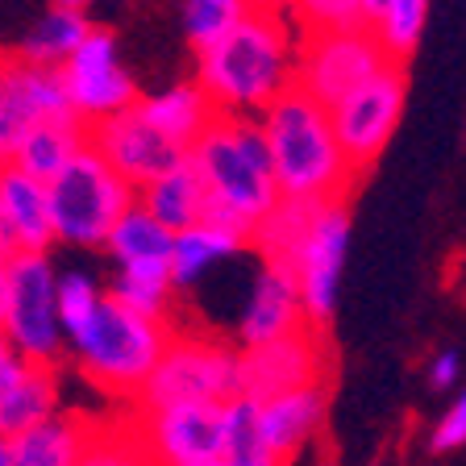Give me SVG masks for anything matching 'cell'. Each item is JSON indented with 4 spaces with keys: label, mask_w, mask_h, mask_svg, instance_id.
<instances>
[{
    "label": "cell",
    "mask_w": 466,
    "mask_h": 466,
    "mask_svg": "<svg viewBox=\"0 0 466 466\" xmlns=\"http://www.w3.org/2000/svg\"><path fill=\"white\" fill-rule=\"evenodd\" d=\"M196 84L221 116H258L296 84L288 13L250 9L221 42L196 55Z\"/></svg>",
    "instance_id": "cell-1"
},
{
    "label": "cell",
    "mask_w": 466,
    "mask_h": 466,
    "mask_svg": "<svg viewBox=\"0 0 466 466\" xmlns=\"http://www.w3.org/2000/svg\"><path fill=\"white\" fill-rule=\"evenodd\" d=\"M258 129L271 158L275 192L291 200H346L359 171L341 155L329 126V108L291 84L279 100L258 113Z\"/></svg>",
    "instance_id": "cell-2"
},
{
    "label": "cell",
    "mask_w": 466,
    "mask_h": 466,
    "mask_svg": "<svg viewBox=\"0 0 466 466\" xmlns=\"http://www.w3.org/2000/svg\"><path fill=\"white\" fill-rule=\"evenodd\" d=\"M187 163L196 167L204 196H208L204 221L242 233L250 242V225L279 200L258 116L217 113L208 129L187 146Z\"/></svg>",
    "instance_id": "cell-3"
},
{
    "label": "cell",
    "mask_w": 466,
    "mask_h": 466,
    "mask_svg": "<svg viewBox=\"0 0 466 466\" xmlns=\"http://www.w3.org/2000/svg\"><path fill=\"white\" fill-rule=\"evenodd\" d=\"M167 341H171L167 320L129 312L126 304H116L105 291V300L92 312V320L63 341V354H71L79 375L92 379L100 391L134 400L146 375L155 370Z\"/></svg>",
    "instance_id": "cell-4"
},
{
    "label": "cell",
    "mask_w": 466,
    "mask_h": 466,
    "mask_svg": "<svg viewBox=\"0 0 466 466\" xmlns=\"http://www.w3.org/2000/svg\"><path fill=\"white\" fill-rule=\"evenodd\" d=\"M46 200H50L55 242L100 250L108 229L116 225V217L137 200V192L92 150V146H84L46 184Z\"/></svg>",
    "instance_id": "cell-5"
},
{
    "label": "cell",
    "mask_w": 466,
    "mask_h": 466,
    "mask_svg": "<svg viewBox=\"0 0 466 466\" xmlns=\"http://www.w3.org/2000/svg\"><path fill=\"white\" fill-rule=\"evenodd\" d=\"M238 396V350L196 333H171L155 370L137 388V408L225 404Z\"/></svg>",
    "instance_id": "cell-6"
},
{
    "label": "cell",
    "mask_w": 466,
    "mask_h": 466,
    "mask_svg": "<svg viewBox=\"0 0 466 466\" xmlns=\"http://www.w3.org/2000/svg\"><path fill=\"white\" fill-rule=\"evenodd\" d=\"M58 271L50 254H13L5 271V304H0V338L25 362L58 367L63 359V325L55 304Z\"/></svg>",
    "instance_id": "cell-7"
},
{
    "label": "cell",
    "mask_w": 466,
    "mask_h": 466,
    "mask_svg": "<svg viewBox=\"0 0 466 466\" xmlns=\"http://www.w3.org/2000/svg\"><path fill=\"white\" fill-rule=\"evenodd\" d=\"M388 63V50L379 46L370 25L320 29V34H304L296 42V87L329 108L346 92L379 76Z\"/></svg>",
    "instance_id": "cell-8"
},
{
    "label": "cell",
    "mask_w": 466,
    "mask_h": 466,
    "mask_svg": "<svg viewBox=\"0 0 466 466\" xmlns=\"http://www.w3.org/2000/svg\"><path fill=\"white\" fill-rule=\"evenodd\" d=\"M404 96H408V71L404 63H388V67L370 76L367 84H359L354 92L329 105V126L338 137L341 155L350 158L354 171L375 167V158L383 155V146L391 142L404 113Z\"/></svg>",
    "instance_id": "cell-9"
},
{
    "label": "cell",
    "mask_w": 466,
    "mask_h": 466,
    "mask_svg": "<svg viewBox=\"0 0 466 466\" xmlns=\"http://www.w3.org/2000/svg\"><path fill=\"white\" fill-rule=\"evenodd\" d=\"M350 254V208L346 200H325L317 204L312 225L304 233L296 258L288 262L296 291L304 304V320L312 329H325L338 309V288H341V267Z\"/></svg>",
    "instance_id": "cell-10"
},
{
    "label": "cell",
    "mask_w": 466,
    "mask_h": 466,
    "mask_svg": "<svg viewBox=\"0 0 466 466\" xmlns=\"http://www.w3.org/2000/svg\"><path fill=\"white\" fill-rule=\"evenodd\" d=\"M58 79H63L67 108L84 121V126H96L105 116L137 105V96H142L134 76H129V67L121 63L116 38L105 25L87 29V38L76 46V55L58 67Z\"/></svg>",
    "instance_id": "cell-11"
},
{
    "label": "cell",
    "mask_w": 466,
    "mask_h": 466,
    "mask_svg": "<svg viewBox=\"0 0 466 466\" xmlns=\"http://www.w3.org/2000/svg\"><path fill=\"white\" fill-rule=\"evenodd\" d=\"M325 375H329V350L312 325L288 338L238 350V396L246 400H271L291 388L325 383Z\"/></svg>",
    "instance_id": "cell-12"
},
{
    "label": "cell",
    "mask_w": 466,
    "mask_h": 466,
    "mask_svg": "<svg viewBox=\"0 0 466 466\" xmlns=\"http://www.w3.org/2000/svg\"><path fill=\"white\" fill-rule=\"evenodd\" d=\"M221 429L225 404H167V408H137V420L129 429L142 454L155 466L200 462L221 458Z\"/></svg>",
    "instance_id": "cell-13"
},
{
    "label": "cell",
    "mask_w": 466,
    "mask_h": 466,
    "mask_svg": "<svg viewBox=\"0 0 466 466\" xmlns=\"http://www.w3.org/2000/svg\"><path fill=\"white\" fill-rule=\"evenodd\" d=\"M87 146H92L134 192L187 158L184 146H175L171 137L158 134V129L137 113V105L105 116L96 126H87Z\"/></svg>",
    "instance_id": "cell-14"
},
{
    "label": "cell",
    "mask_w": 466,
    "mask_h": 466,
    "mask_svg": "<svg viewBox=\"0 0 466 466\" xmlns=\"http://www.w3.org/2000/svg\"><path fill=\"white\" fill-rule=\"evenodd\" d=\"M46 116H76L63 96L58 71L0 55V167L13 163L17 142Z\"/></svg>",
    "instance_id": "cell-15"
},
{
    "label": "cell",
    "mask_w": 466,
    "mask_h": 466,
    "mask_svg": "<svg viewBox=\"0 0 466 466\" xmlns=\"http://www.w3.org/2000/svg\"><path fill=\"white\" fill-rule=\"evenodd\" d=\"M304 304L296 279L283 262H262L258 275L250 283V296L242 304V317H238V341L246 346H262V341L288 338V333L304 329Z\"/></svg>",
    "instance_id": "cell-16"
},
{
    "label": "cell",
    "mask_w": 466,
    "mask_h": 466,
    "mask_svg": "<svg viewBox=\"0 0 466 466\" xmlns=\"http://www.w3.org/2000/svg\"><path fill=\"white\" fill-rule=\"evenodd\" d=\"M258 408V433L275 454L288 462L291 454H300L312 437L325 425L329 412V388L325 383H309V388H291L279 391L271 400H254Z\"/></svg>",
    "instance_id": "cell-17"
},
{
    "label": "cell",
    "mask_w": 466,
    "mask_h": 466,
    "mask_svg": "<svg viewBox=\"0 0 466 466\" xmlns=\"http://www.w3.org/2000/svg\"><path fill=\"white\" fill-rule=\"evenodd\" d=\"M100 425L87 420L84 412H63L55 408L50 417L25 425L21 433L9 437L13 466H79L92 450Z\"/></svg>",
    "instance_id": "cell-18"
},
{
    "label": "cell",
    "mask_w": 466,
    "mask_h": 466,
    "mask_svg": "<svg viewBox=\"0 0 466 466\" xmlns=\"http://www.w3.org/2000/svg\"><path fill=\"white\" fill-rule=\"evenodd\" d=\"M0 221L9 229L17 254H50L55 246L46 184L13 163L0 167Z\"/></svg>",
    "instance_id": "cell-19"
},
{
    "label": "cell",
    "mask_w": 466,
    "mask_h": 466,
    "mask_svg": "<svg viewBox=\"0 0 466 466\" xmlns=\"http://www.w3.org/2000/svg\"><path fill=\"white\" fill-rule=\"evenodd\" d=\"M137 113L163 137H171L175 146L187 150V146L208 129L217 108L208 105V96H204V87L196 84V79H184V84H167V87H158V92L137 96Z\"/></svg>",
    "instance_id": "cell-20"
},
{
    "label": "cell",
    "mask_w": 466,
    "mask_h": 466,
    "mask_svg": "<svg viewBox=\"0 0 466 466\" xmlns=\"http://www.w3.org/2000/svg\"><path fill=\"white\" fill-rule=\"evenodd\" d=\"M246 250V238L233 229H221L213 221H196L187 229L175 233L171 242V258H167V275H171V288H196L204 275L221 267L225 258Z\"/></svg>",
    "instance_id": "cell-21"
},
{
    "label": "cell",
    "mask_w": 466,
    "mask_h": 466,
    "mask_svg": "<svg viewBox=\"0 0 466 466\" xmlns=\"http://www.w3.org/2000/svg\"><path fill=\"white\" fill-rule=\"evenodd\" d=\"M84 146H87V126L79 116H46V121H38L17 142L13 167H21L25 175L42 179V184H50Z\"/></svg>",
    "instance_id": "cell-22"
},
{
    "label": "cell",
    "mask_w": 466,
    "mask_h": 466,
    "mask_svg": "<svg viewBox=\"0 0 466 466\" xmlns=\"http://www.w3.org/2000/svg\"><path fill=\"white\" fill-rule=\"evenodd\" d=\"M137 204H142L155 221H163L171 233H179V229H187V225L204 221L208 196H204V184H200V175H196V167L184 158L179 167H171V171H163L146 187H137Z\"/></svg>",
    "instance_id": "cell-23"
},
{
    "label": "cell",
    "mask_w": 466,
    "mask_h": 466,
    "mask_svg": "<svg viewBox=\"0 0 466 466\" xmlns=\"http://www.w3.org/2000/svg\"><path fill=\"white\" fill-rule=\"evenodd\" d=\"M171 242H175V233L134 200L126 213L116 217L113 229H108L105 250L113 254L116 267H167Z\"/></svg>",
    "instance_id": "cell-24"
},
{
    "label": "cell",
    "mask_w": 466,
    "mask_h": 466,
    "mask_svg": "<svg viewBox=\"0 0 466 466\" xmlns=\"http://www.w3.org/2000/svg\"><path fill=\"white\" fill-rule=\"evenodd\" d=\"M87 29H92V17L79 9H55L50 5L38 21H29V29L21 34L17 42V58L34 63V67H63L76 46L87 38Z\"/></svg>",
    "instance_id": "cell-25"
},
{
    "label": "cell",
    "mask_w": 466,
    "mask_h": 466,
    "mask_svg": "<svg viewBox=\"0 0 466 466\" xmlns=\"http://www.w3.org/2000/svg\"><path fill=\"white\" fill-rule=\"evenodd\" d=\"M312 213H317V204L312 200H291V196H279V200L250 225V242L254 250L262 254V262H283L288 267L300 250L304 233L312 225Z\"/></svg>",
    "instance_id": "cell-26"
},
{
    "label": "cell",
    "mask_w": 466,
    "mask_h": 466,
    "mask_svg": "<svg viewBox=\"0 0 466 466\" xmlns=\"http://www.w3.org/2000/svg\"><path fill=\"white\" fill-rule=\"evenodd\" d=\"M55 408H58V375H55V367H38V362H29L25 375L13 383V391L0 400V433L5 437L21 433L25 425L50 417Z\"/></svg>",
    "instance_id": "cell-27"
},
{
    "label": "cell",
    "mask_w": 466,
    "mask_h": 466,
    "mask_svg": "<svg viewBox=\"0 0 466 466\" xmlns=\"http://www.w3.org/2000/svg\"><path fill=\"white\" fill-rule=\"evenodd\" d=\"M221 462L225 466H283L258 433V408L254 400L233 396L225 400V429H221Z\"/></svg>",
    "instance_id": "cell-28"
},
{
    "label": "cell",
    "mask_w": 466,
    "mask_h": 466,
    "mask_svg": "<svg viewBox=\"0 0 466 466\" xmlns=\"http://www.w3.org/2000/svg\"><path fill=\"white\" fill-rule=\"evenodd\" d=\"M108 296L116 304H126L129 312H142V317L167 320V309H171V275L167 267H116L113 283H108Z\"/></svg>",
    "instance_id": "cell-29"
},
{
    "label": "cell",
    "mask_w": 466,
    "mask_h": 466,
    "mask_svg": "<svg viewBox=\"0 0 466 466\" xmlns=\"http://www.w3.org/2000/svg\"><path fill=\"white\" fill-rule=\"evenodd\" d=\"M425 17H429V0H388L375 29L379 46L388 50L391 63H404L412 50H417L420 34H425Z\"/></svg>",
    "instance_id": "cell-30"
},
{
    "label": "cell",
    "mask_w": 466,
    "mask_h": 466,
    "mask_svg": "<svg viewBox=\"0 0 466 466\" xmlns=\"http://www.w3.org/2000/svg\"><path fill=\"white\" fill-rule=\"evenodd\" d=\"M250 9V0H184V34L192 42V50L200 55L213 42H221Z\"/></svg>",
    "instance_id": "cell-31"
},
{
    "label": "cell",
    "mask_w": 466,
    "mask_h": 466,
    "mask_svg": "<svg viewBox=\"0 0 466 466\" xmlns=\"http://www.w3.org/2000/svg\"><path fill=\"white\" fill-rule=\"evenodd\" d=\"M105 300V288L87 271H63L55 283V304H58V325H63V341L71 338L76 329H84L92 312L100 309Z\"/></svg>",
    "instance_id": "cell-32"
},
{
    "label": "cell",
    "mask_w": 466,
    "mask_h": 466,
    "mask_svg": "<svg viewBox=\"0 0 466 466\" xmlns=\"http://www.w3.org/2000/svg\"><path fill=\"white\" fill-rule=\"evenodd\" d=\"M288 21H296L304 34L362 25L359 0H288Z\"/></svg>",
    "instance_id": "cell-33"
},
{
    "label": "cell",
    "mask_w": 466,
    "mask_h": 466,
    "mask_svg": "<svg viewBox=\"0 0 466 466\" xmlns=\"http://www.w3.org/2000/svg\"><path fill=\"white\" fill-rule=\"evenodd\" d=\"M79 466H155V462L142 454V446L129 433H105L100 429Z\"/></svg>",
    "instance_id": "cell-34"
},
{
    "label": "cell",
    "mask_w": 466,
    "mask_h": 466,
    "mask_svg": "<svg viewBox=\"0 0 466 466\" xmlns=\"http://www.w3.org/2000/svg\"><path fill=\"white\" fill-rule=\"evenodd\" d=\"M429 446H433L437 454H450V450H462L466 446V391L446 408V412H441V417H437Z\"/></svg>",
    "instance_id": "cell-35"
},
{
    "label": "cell",
    "mask_w": 466,
    "mask_h": 466,
    "mask_svg": "<svg viewBox=\"0 0 466 466\" xmlns=\"http://www.w3.org/2000/svg\"><path fill=\"white\" fill-rule=\"evenodd\" d=\"M458 370H462V359H458L454 350H441L433 362H429V388L437 391H446L458 383Z\"/></svg>",
    "instance_id": "cell-36"
},
{
    "label": "cell",
    "mask_w": 466,
    "mask_h": 466,
    "mask_svg": "<svg viewBox=\"0 0 466 466\" xmlns=\"http://www.w3.org/2000/svg\"><path fill=\"white\" fill-rule=\"evenodd\" d=\"M383 5H388V0H359V21L362 25H375L379 13H383Z\"/></svg>",
    "instance_id": "cell-37"
},
{
    "label": "cell",
    "mask_w": 466,
    "mask_h": 466,
    "mask_svg": "<svg viewBox=\"0 0 466 466\" xmlns=\"http://www.w3.org/2000/svg\"><path fill=\"white\" fill-rule=\"evenodd\" d=\"M13 254H17V246H13L9 229H5V221H0V258H13Z\"/></svg>",
    "instance_id": "cell-38"
},
{
    "label": "cell",
    "mask_w": 466,
    "mask_h": 466,
    "mask_svg": "<svg viewBox=\"0 0 466 466\" xmlns=\"http://www.w3.org/2000/svg\"><path fill=\"white\" fill-rule=\"evenodd\" d=\"M50 5H55V9H79V13H87V5H92V0H50Z\"/></svg>",
    "instance_id": "cell-39"
},
{
    "label": "cell",
    "mask_w": 466,
    "mask_h": 466,
    "mask_svg": "<svg viewBox=\"0 0 466 466\" xmlns=\"http://www.w3.org/2000/svg\"><path fill=\"white\" fill-rule=\"evenodd\" d=\"M254 9H275V13H288V0H250Z\"/></svg>",
    "instance_id": "cell-40"
},
{
    "label": "cell",
    "mask_w": 466,
    "mask_h": 466,
    "mask_svg": "<svg viewBox=\"0 0 466 466\" xmlns=\"http://www.w3.org/2000/svg\"><path fill=\"white\" fill-rule=\"evenodd\" d=\"M0 466H13V450H9V437L0 433Z\"/></svg>",
    "instance_id": "cell-41"
},
{
    "label": "cell",
    "mask_w": 466,
    "mask_h": 466,
    "mask_svg": "<svg viewBox=\"0 0 466 466\" xmlns=\"http://www.w3.org/2000/svg\"><path fill=\"white\" fill-rule=\"evenodd\" d=\"M175 466H225L221 458H200V462H175Z\"/></svg>",
    "instance_id": "cell-42"
},
{
    "label": "cell",
    "mask_w": 466,
    "mask_h": 466,
    "mask_svg": "<svg viewBox=\"0 0 466 466\" xmlns=\"http://www.w3.org/2000/svg\"><path fill=\"white\" fill-rule=\"evenodd\" d=\"M5 271H9V258H0V304H5Z\"/></svg>",
    "instance_id": "cell-43"
},
{
    "label": "cell",
    "mask_w": 466,
    "mask_h": 466,
    "mask_svg": "<svg viewBox=\"0 0 466 466\" xmlns=\"http://www.w3.org/2000/svg\"><path fill=\"white\" fill-rule=\"evenodd\" d=\"M0 55H5V50H0Z\"/></svg>",
    "instance_id": "cell-44"
}]
</instances>
